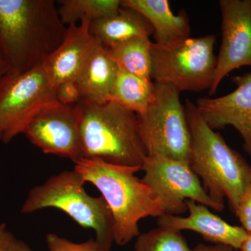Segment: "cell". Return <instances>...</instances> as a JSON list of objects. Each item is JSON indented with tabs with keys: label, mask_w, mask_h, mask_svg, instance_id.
I'll return each instance as SVG.
<instances>
[{
	"label": "cell",
	"mask_w": 251,
	"mask_h": 251,
	"mask_svg": "<svg viewBox=\"0 0 251 251\" xmlns=\"http://www.w3.org/2000/svg\"><path fill=\"white\" fill-rule=\"evenodd\" d=\"M66 29L54 0H0V51L9 72L43 64L62 42Z\"/></svg>",
	"instance_id": "obj_1"
},
{
	"label": "cell",
	"mask_w": 251,
	"mask_h": 251,
	"mask_svg": "<svg viewBox=\"0 0 251 251\" xmlns=\"http://www.w3.org/2000/svg\"><path fill=\"white\" fill-rule=\"evenodd\" d=\"M74 170L93 184L110 208L114 221V242L125 246L140 235L138 223L145 218L160 217L165 212L159 200L135 173L141 167L117 166L82 158Z\"/></svg>",
	"instance_id": "obj_2"
},
{
	"label": "cell",
	"mask_w": 251,
	"mask_h": 251,
	"mask_svg": "<svg viewBox=\"0 0 251 251\" xmlns=\"http://www.w3.org/2000/svg\"><path fill=\"white\" fill-rule=\"evenodd\" d=\"M184 108L191 136L190 165L209 196L224 206L226 198L235 213L251 184V166L206 123L195 103L187 99Z\"/></svg>",
	"instance_id": "obj_3"
},
{
	"label": "cell",
	"mask_w": 251,
	"mask_h": 251,
	"mask_svg": "<svg viewBox=\"0 0 251 251\" xmlns=\"http://www.w3.org/2000/svg\"><path fill=\"white\" fill-rule=\"evenodd\" d=\"M74 106L84 158L143 167L148 156L136 114L113 100L95 103L81 99Z\"/></svg>",
	"instance_id": "obj_4"
},
{
	"label": "cell",
	"mask_w": 251,
	"mask_h": 251,
	"mask_svg": "<svg viewBox=\"0 0 251 251\" xmlns=\"http://www.w3.org/2000/svg\"><path fill=\"white\" fill-rule=\"evenodd\" d=\"M85 183L75 170L50 176L44 184L31 188L21 212L31 214L46 208L59 209L81 227L94 230L100 247L110 251L114 242L111 211L102 196L93 197L86 192Z\"/></svg>",
	"instance_id": "obj_5"
},
{
	"label": "cell",
	"mask_w": 251,
	"mask_h": 251,
	"mask_svg": "<svg viewBox=\"0 0 251 251\" xmlns=\"http://www.w3.org/2000/svg\"><path fill=\"white\" fill-rule=\"evenodd\" d=\"M216 36L188 38L168 45L151 43V78L178 92H200L211 88L217 57Z\"/></svg>",
	"instance_id": "obj_6"
},
{
	"label": "cell",
	"mask_w": 251,
	"mask_h": 251,
	"mask_svg": "<svg viewBox=\"0 0 251 251\" xmlns=\"http://www.w3.org/2000/svg\"><path fill=\"white\" fill-rule=\"evenodd\" d=\"M154 83L152 101L136 115L147 156L190 162L191 132L180 93L171 86Z\"/></svg>",
	"instance_id": "obj_7"
},
{
	"label": "cell",
	"mask_w": 251,
	"mask_h": 251,
	"mask_svg": "<svg viewBox=\"0 0 251 251\" xmlns=\"http://www.w3.org/2000/svg\"><path fill=\"white\" fill-rule=\"evenodd\" d=\"M57 101L55 87L41 65L20 73L8 72L0 80V130L9 143L49 104Z\"/></svg>",
	"instance_id": "obj_8"
},
{
	"label": "cell",
	"mask_w": 251,
	"mask_h": 251,
	"mask_svg": "<svg viewBox=\"0 0 251 251\" xmlns=\"http://www.w3.org/2000/svg\"><path fill=\"white\" fill-rule=\"evenodd\" d=\"M142 171L145 173L142 181L159 200L165 214L186 213L188 200L216 211L224 210V206L216 202L203 187L190 162L147 156Z\"/></svg>",
	"instance_id": "obj_9"
},
{
	"label": "cell",
	"mask_w": 251,
	"mask_h": 251,
	"mask_svg": "<svg viewBox=\"0 0 251 251\" xmlns=\"http://www.w3.org/2000/svg\"><path fill=\"white\" fill-rule=\"evenodd\" d=\"M74 105L49 104L31 119L23 133L43 152L75 163L84 155Z\"/></svg>",
	"instance_id": "obj_10"
},
{
	"label": "cell",
	"mask_w": 251,
	"mask_h": 251,
	"mask_svg": "<svg viewBox=\"0 0 251 251\" xmlns=\"http://www.w3.org/2000/svg\"><path fill=\"white\" fill-rule=\"evenodd\" d=\"M222 43L209 95L216 94L225 77L235 69L251 67V0H221Z\"/></svg>",
	"instance_id": "obj_11"
},
{
	"label": "cell",
	"mask_w": 251,
	"mask_h": 251,
	"mask_svg": "<svg viewBox=\"0 0 251 251\" xmlns=\"http://www.w3.org/2000/svg\"><path fill=\"white\" fill-rule=\"evenodd\" d=\"M232 81L237 85L233 92L219 98H200L195 105L213 130L233 126L251 157V72L232 77Z\"/></svg>",
	"instance_id": "obj_12"
},
{
	"label": "cell",
	"mask_w": 251,
	"mask_h": 251,
	"mask_svg": "<svg viewBox=\"0 0 251 251\" xmlns=\"http://www.w3.org/2000/svg\"><path fill=\"white\" fill-rule=\"evenodd\" d=\"M90 24V21H83L68 25L60 45L43 63L54 87L66 81H76L102 45L91 34Z\"/></svg>",
	"instance_id": "obj_13"
},
{
	"label": "cell",
	"mask_w": 251,
	"mask_h": 251,
	"mask_svg": "<svg viewBox=\"0 0 251 251\" xmlns=\"http://www.w3.org/2000/svg\"><path fill=\"white\" fill-rule=\"evenodd\" d=\"M186 205L189 212L187 217L164 214L158 217V227L177 232L194 231L208 242L229 246L235 250L240 249L248 235L244 228L231 226L211 213L207 206L195 201L188 200Z\"/></svg>",
	"instance_id": "obj_14"
},
{
	"label": "cell",
	"mask_w": 251,
	"mask_h": 251,
	"mask_svg": "<svg viewBox=\"0 0 251 251\" xmlns=\"http://www.w3.org/2000/svg\"><path fill=\"white\" fill-rule=\"evenodd\" d=\"M122 6L143 15L153 28L155 44L168 45L191 37L187 14L172 12L168 0H122Z\"/></svg>",
	"instance_id": "obj_15"
},
{
	"label": "cell",
	"mask_w": 251,
	"mask_h": 251,
	"mask_svg": "<svg viewBox=\"0 0 251 251\" xmlns=\"http://www.w3.org/2000/svg\"><path fill=\"white\" fill-rule=\"evenodd\" d=\"M90 31L104 46L135 37H150L153 30L143 15L135 9L122 6L116 14L92 21Z\"/></svg>",
	"instance_id": "obj_16"
},
{
	"label": "cell",
	"mask_w": 251,
	"mask_h": 251,
	"mask_svg": "<svg viewBox=\"0 0 251 251\" xmlns=\"http://www.w3.org/2000/svg\"><path fill=\"white\" fill-rule=\"evenodd\" d=\"M118 72L117 63L100 46L75 81L82 99L95 103L108 101Z\"/></svg>",
	"instance_id": "obj_17"
},
{
	"label": "cell",
	"mask_w": 251,
	"mask_h": 251,
	"mask_svg": "<svg viewBox=\"0 0 251 251\" xmlns=\"http://www.w3.org/2000/svg\"><path fill=\"white\" fill-rule=\"evenodd\" d=\"M155 83L119 68L110 100L136 115L143 113L152 101Z\"/></svg>",
	"instance_id": "obj_18"
},
{
	"label": "cell",
	"mask_w": 251,
	"mask_h": 251,
	"mask_svg": "<svg viewBox=\"0 0 251 251\" xmlns=\"http://www.w3.org/2000/svg\"><path fill=\"white\" fill-rule=\"evenodd\" d=\"M151 43L150 37H135L105 48L120 69L152 80L150 55Z\"/></svg>",
	"instance_id": "obj_19"
},
{
	"label": "cell",
	"mask_w": 251,
	"mask_h": 251,
	"mask_svg": "<svg viewBox=\"0 0 251 251\" xmlns=\"http://www.w3.org/2000/svg\"><path fill=\"white\" fill-rule=\"evenodd\" d=\"M57 2L59 16L65 25L109 17L122 7V0H61Z\"/></svg>",
	"instance_id": "obj_20"
},
{
	"label": "cell",
	"mask_w": 251,
	"mask_h": 251,
	"mask_svg": "<svg viewBox=\"0 0 251 251\" xmlns=\"http://www.w3.org/2000/svg\"><path fill=\"white\" fill-rule=\"evenodd\" d=\"M134 251H193L181 232L158 227L137 237Z\"/></svg>",
	"instance_id": "obj_21"
},
{
	"label": "cell",
	"mask_w": 251,
	"mask_h": 251,
	"mask_svg": "<svg viewBox=\"0 0 251 251\" xmlns=\"http://www.w3.org/2000/svg\"><path fill=\"white\" fill-rule=\"evenodd\" d=\"M46 244L49 251H105L95 239L75 243L54 233L47 234Z\"/></svg>",
	"instance_id": "obj_22"
},
{
	"label": "cell",
	"mask_w": 251,
	"mask_h": 251,
	"mask_svg": "<svg viewBox=\"0 0 251 251\" xmlns=\"http://www.w3.org/2000/svg\"><path fill=\"white\" fill-rule=\"evenodd\" d=\"M55 96L57 102L63 105H74L82 99L75 81H66L56 86Z\"/></svg>",
	"instance_id": "obj_23"
},
{
	"label": "cell",
	"mask_w": 251,
	"mask_h": 251,
	"mask_svg": "<svg viewBox=\"0 0 251 251\" xmlns=\"http://www.w3.org/2000/svg\"><path fill=\"white\" fill-rule=\"evenodd\" d=\"M234 214L240 221L242 228L247 234H251V183L243 195Z\"/></svg>",
	"instance_id": "obj_24"
},
{
	"label": "cell",
	"mask_w": 251,
	"mask_h": 251,
	"mask_svg": "<svg viewBox=\"0 0 251 251\" xmlns=\"http://www.w3.org/2000/svg\"><path fill=\"white\" fill-rule=\"evenodd\" d=\"M0 251H33L27 244L14 237L4 224L0 225Z\"/></svg>",
	"instance_id": "obj_25"
},
{
	"label": "cell",
	"mask_w": 251,
	"mask_h": 251,
	"mask_svg": "<svg viewBox=\"0 0 251 251\" xmlns=\"http://www.w3.org/2000/svg\"><path fill=\"white\" fill-rule=\"evenodd\" d=\"M234 248L224 244H215V245H204L198 244L193 249V251H235Z\"/></svg>",
	"instance_id": "obj_26"
},
{
	"label": "cell",
	"mask_w": 251,
	"mask_h": 251,
	"mask_svg": "<svg viewBox=\"0 0 251 251\" xmlns=\"http://www.w3.org/2000/svg\"><path fill=\"white\" fill-rule=\"evenodd\" d=\"M8 72H9V69H8L7 65H6V62H5L4 57H3L1 51H0V80H1Z\"/></svg>",
	"instance_id": "obj_27"
},
{
	"label": "cell",
	"mask_w": 251,
	"mask_h": 251,
	"mask_svg": "<svg viewBox=\"0 0 251 251\" xmlns=\"http://www.w3.org/2000/svg\"><path fill=\"white\" fill-rule=\"evenodd\" d=\"M239 250L242 251H251V234H248L245 240L242 243Z\"/></svg>",
	"instance_id": "obj_28"
},
{
	"label": "cell",
	"mask_w": 251,
	"mask_h": 251,
	"mask_svg": "<svg viewBox=\"0 0 251 251\" xmlns=\"http://www.w3.org/2000/svg\"><path fill=\"white\" fill-rule=\"evenodd\" d=\"M0 141H2V134H1V130H0Z\"/></svg>",
	"instance_id": "obj_29"
}]
</instances>
